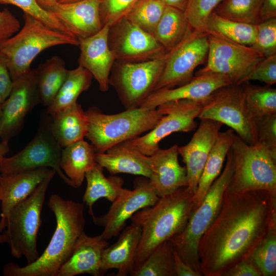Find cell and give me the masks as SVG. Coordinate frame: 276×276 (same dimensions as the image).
Instances as JSON below:
<instances>
[{"mask_svg": "<svg viewBox=\"0 0 276 276\" xmlns=\"http://www.w3.org/2000/svg\"><path fill=\"white\" fill-rule=\"evenodd\" d=\"M257 29L256 39L251 47L265 58L276 54V18L260 22Z\"/></svg>", "mask_w": 276, "mask_h": 276, "instance_id": "b9f144b4", "label": "cell"}, {"mask_svg": "<svg viewBox=\"0 0 276 276\" xmlns=\"http://www.w3.org/2000/svg\"><path fill=\"white\" fill-rule=\"evenodd\" d=\"M85 113L86 137L97 153H103L120 143L129 141L152 129L164 116L157 108L138 107L114 114H105L93 106Z\"/></svg>", "mask_w": 276, "mask_h": 276, "instance_id": "277c9868", "label": "cell"}, {"mask_svg": "<svg viewBox=\"0 0 276 276\" xmlns=\"http://www.w3.org/2000/svg\"><path fill=\"white\" fill-rule=\"evenodd\" d=\"M103 169L97 163L85 174L87 186L83 202L88 207V213L91 217L94 216L93 207L96 201L104 198L112 202L125 189L122 177L116 175L106 177L103 174Z\"/></svg>", "mask_w": 276, "mask_h": 276, "instance_id": "f546056e", "label": "cell"}, {"mask_svg": "<svg viewBox=\"0 0 276 276\" xmlns=\"http://www.w3.org/2000/svg\"><path fill=\"white\" fill-rule=\"evenodd\" d=\"M231 84L233 83L228 78L219 74L195 76L183 85L155 90L143 102L140 107L155 109L160 105L172 101L205 99L218 89Z\"/></svg>", "mask_w": 276, "mask_h": 276, "instance_id": "44dd1931", "label": "cell"}, {"mask_svg": "<svg viewBox=\"0 0 276 276\" xmlns=\"http://www.w3.org/2000/svg\"><path fill=\"white\" fill-rule=\"evenodd\" d=\"M197 118L219 122L231 128L247 144L257 143V122L246 105L242 84H231L214 91Z\"/></svg>", "mask_w": 276, "mask_h": 276, "instance_id": "30bf717a", "label": "cell"}, {"mask_svg": "<svg viewBox=\"0 0 276 276\" xmlns=\"http://www.w3.org/2000/svg\"><path fill=\"white\" fill-rule=\"evenodd\" d=\"M50 115L47 112L41 118L34 138L20 151L2 159L1 175H7L21 171L47 167L54 170L67 185L73 187L71 180L60 167L62 147L53 136L50 127Z\"/></svg>", "mask_w": 276, "mask_h": 276, "instance_id": "8fae6325", "label": "cell"}, {"mask_svg": "<svg viewBox=\"0 0 276 276\" xmlns=\"http://www.w3.org/2000/svg\"><path fill=\"white\" fill-rule=\"evenodd\" d=\"M80 0H57V2L59 3H72L75 2L77 1H79Z\"/></svg>", "mask_w": 276, "mask_h": 276, "instance_id": "9f6ffc18", "label": "cell"}, {"mask_svg": "<svg viewBox=\"0 0 276 276\" xmlns=\"http://www.w3.org/2000/svg\"><path fill=\"white\" fill-rule=\"evenodd\" d=\"M109 28L108 25H104L96 34L79 40V65L91 73L103 92L109 89L110 74L116 61L109 46Z\"/></svg>", "mask_w": 276, "mask_h": 276, "instance_id": "d6986e66", "label": "cell"}, {"mask_svg": "<svg viewBox=\"0 0 276 276\" xmlns=\"http://www.w3.org/2000/svg\"><path fill=\"white\" fill-rule=\"evenodd\" d=\"M18 20L7 8L0 11V46L20 29Z\"/></svg>", "mask_w": 276, "mask_h": 276, "instance_id": "bcb514c9", "label": "cell"}, {"mask_svg": "<svg viewBox=\"0 0 276 276\" xmlns=\"http://www.w3.org/2000/svg\"><path fill=\"white\" fill-rule=\"evenodd\" d=\"M251 80L258 81L270 86L276 83V54L260 61L242 83Z\"/></svg>", "mask_w": 276, "mask_h": 276, "instance_id": "f6af8a7d", "label": "cell"}, {"mask_svg": "<svg viewBox=\"0 0 276 276\" xmlns=\"http://www.w3.org/2000/svg\"><path fill=\"white\" fill-rule=\"evenodd\" d=\"M236 135L232 129L219 132L206 161L197 189L194 194V210L200 205L212 183L220 174L227 154Z\"/></svg>", "mask_w": 276, "mask_h": 276, "instance_id": "83f0119b", "label": "cell"}, {"mask_svg": "<svg viewBox=\"0 0 276 276\" xmlns=\"http://www.w3.org/2000/svg\"><path fill=\"white\" fill-rule=\"evenodd\" d=\"M108 240L100 235L90 237L85 232L78 239L68 260L62 265L56 276H75L89 274L103 275L102 257Z\"/></svg>", "mask_w": 276, "mask_h": 276, "instance_id": "cb8c5ba5", "label": "cell"}, {"mask_svg": "<svg viewBox=\"0 0 276 276\" xmlns=\"http://www.w3.org/2000/svg\"><path fill=\"white\" fill-rule=\"evenodd\" d=\"M242 84L246 105L257 122L263 117L276 113L275 88L267 85H254L249 82Z\"/></svg>", "mask_w": 276, "mask_h": 276, "instance_id": "d590c367", "label": "cell"}, {"mask_svg": "<svg viewBox=\"0 0 276 276\" xmlns=\"http://www.w3.org/2000/svg\"><path fill=\"white\" fill-rule=\"evenodd\" d=\"M93 77L85 68L79 65L68 70L66 77L47 112L52 116L77 102L80 95L90 86Z\"/></svg>", "mask_w": 276, "mask_h": 276, "instance_id": "d6a6232c", "label": "cell"}, {"mask_svg": "<svg viewBox=\"0 0 276 276\" xmlns=\"http://www.w3.org/2000/svg\"><path fill=\"white\" fill-rule=\"evenodd\" d=\"M0 202H1V197H0Z\"/></svg>", "mask_w": 276, "mask_h": 276, "instance_id": "680465c9", "label": "cell"}, {"mask_svg": "<svg viewBox=\"0 0 276 276\" xmlns=\"http://www.w3.org/2000/svg\"><path fill=\"white\" fill-rule=\"evenodd\" d=\"M208 61L196 76L219 74L233 84H240L265 57L250 46L231 41L213 32H207Z\"/></svg>", "mask_w": 276, "mask_h": 276, "instance_id": "7c38bea8", "label": "cell"}, {"mask_svg": "<svg viewBox=\"0 0 276 276\" xmlns=\"http://www.w3.org/2000/svg\"><path fill=\"white\" fill-rule=\"evenodd\" d=\"M38 4L44 10L57 2V0H36Z\"/></svg>", "mask_w": 276, "mask_h": 276, "instance_id": "db71d44e", "label": "cell"}, {"mask_svg": "<svg viewBox=\"0 0 276 276\" xmlns=\"http://www.w3.org/2000/svg\"><path fill=\"white\" fill-rule=\"evenodd\" d=\"M200 120L189 142L178 148V153L186 165L187 187L194 194L206 161L223 125L214 120Z\"/></svg>", "mask_w": 276, "mask_h": 276, "instance_id": "ac0fdd59", "label": "cell"}, {"mask_svg": "<svg viewBox=\"0 0 276 276\" xmlns=\"http://www.w3.org/2000/svg\"><path fill=\"white\" fill-rule=\"evenodd\" d=\"M251 258L262 276L276 275V225L270 227L256 248Z\"/></svg>", "mask_w": 276, "mask_h": 276, "instance_id": "f35d334b", "label": "cell"}, {"mask_svg": "<svg viewBox=\"0 0 276 276\" xmlns=\"http://www.w3.org/2000/svg\"><path fill=\"white\" fill-rule=\"evenodd\" d=\"M167 6L176 8L180 10L184 11L187 0H160Z\"/></svg>", "mask_w": 276, "mask_h": 276, "instance_id": "816d5d0a", "label": "cell"}, {"mask_svg": "<svg viewBox=\"0 0 276 276\" xmlns=\"http://www.w3.org/2000/svg\"><path fill=\"white\" fill-rule=\"evenodd\" d=\"M262 0H223L215 9L218 15L231 20L257 25L261 22Z\"/></svg>", "mask_w": 276, "mask_h": 276, "instance_id": "8d00e7d4", "label": "cell"}, {"mask_svg": "<svg viewBox=\"0 0 276 276\" xmlns=\"http://www.w3.org/2000/svg\"><path fill=\"white\" fill-rule=\"evenodd\" d=\"M260 16L261 22L276 18V0H262Z\"/></svg>", "mask_w": 276, "mask_h": 276, "instance_id": "f907efd6", "label": "cell"}, {"mask_svg": "<svg viewBox=\"0 0 276 276\" xmlns=\"http://www.w3.org/2000/svg\"><path fill=\"white\" fill-rule=\"evenodd\" d=\"M40 103L35 69L13 82L8 97L1 103L0 137L8 143L22 128L28 114Z\"/></svg>", "mask_w": 276, "mask_h": 276, "instance_id": "e0dca14e", "label": "cell"}, {"mask_svg": "<svg viewBox=\"0 0 276 276\" xmlns=\"http://www.w3.org/2000/svg\"><path fill=\"white\" fill-rule=\"evenodd\" d=\"M56 174L53 171L26 198L9 212L6 221L7 237L12 256L16 259L24 256L27 264L39 257L37 237L41 224V213L48 186Z\"/></svg>", "mask_w": 276, "mask_h": 276, "instance_id": "52a82bcc", "label": "cell"}, {"mask_svg": "<svg viewBox=\"0 0 276 276\" xmlns=\"http://www.w3.org/2000/svg\"><path fill=\"white\" fill-rule=\"evenodd\" d=\"M226 159L223 171L200 205L193 210L184 229L170 239L181 258L200 276L202 275L200 269L199 243L219 214L224 194L233 174L234 161L231 148Z\"/></svg>", "mask_w": 276, "mask_h": 276, "instance_id": "8992f818", "label": "cell"}, {"mask_svg": "<svg viewBox=\"0 0 276 276\" xmlns=\"http://www.w3.org/2000/svg\"><path fill=\"white\" fill-rule=\"evenodd\" d=\"M9 148L7 142L2 141L0 142V165L2 159L9 152Z\"/></svg>", "mask_w": 276, "mask_h": 276, "instance_id": "f5cc1de1", "label": "cell"}, {"mask_svg": "<svg viewBox=\"0 0 276 276\" xmlns=\"http://www.w3.org/2000/svg\"><path fill=\"white\" fill-rule=\"evenodd\" d=\"M174 268L176 276H200L181 258L175 249L174 252Z\"/></svg>", "mask_w": 276, "mask_h": 276, "instance_id": "681fc988", "label": "cell"}, {"mask_svg": "<svg viewBox=\"0 0 276 276\" xmlns=\"http://www.w3.org/2000/svg\"><path fill=\"white\" fill-rule=\"evenodd\" d=\"M1 103H0V128H1Z\"/></svg>", "mask_w": 276, "mask_h": 276, "instance_id": "6f0895ef", "label": "cell"}, {"mask_svg": "<svg viewBox=\"0 0 276 276\" xmlns=\"http://www.w3.org/2000/svg\"><path fill=\"white\" fill-rule=\"evenodd\" d=\"M140 0H100V12L103 26L111 27L132 10Z\"/></svg>", "mask_w": 276, "mask_h": 276, "instance_id": "7bdbcfd3", "label": "cell"}, {"mask_svg": "<svg viewBox=\"0 0 276 276\" xmlns=\"http://www.w3.org/2000/svg\"><path fill=\"white\" fill-rule=\"evenodd\" d=\"M49 206L55 215L56 227L42 254L32 263L21 267L14 262L3 267L5 276H56L71 256L74 247L84 232V204L52 195Z\"/></svg>", "mask_w": 276, "mask_h": 276, "instance_id": "7a4b0ae2", "label": "cell"}, {"mask_svg": "<svg viewBox=\"0 0 276 276\" xmlns=\"http://www.w3.org/2000/svg\"><path fill=\"white\" fill-rule=\"evenodd\" d=\"M96 154L93 146L84 140L62 148L60 167L74 188L82 186L86 173L97 164Z\"/></svg>", "mask_w": 276, "mask_h": 276, "instance_id": "f1b7e54d", "label": "cell"}, {"mask_svg": "<svg viewBox=\"0 0 276 276\" xmlns=\"http://www.w3.org/2000/svg\"><path fill=\"white\" fill-rule=\"evenodd\" d=\"M273 225H276V195L264 190H226L218 216L199 243L201 274L223 276L250 257Z\"/></svg>", "mask_w": 276, "mask_h": 276, "instance_id": "6da1fadb", "label": "cell"}, {"mask_svg": "<svg viewBox=\"0 0 276 276\" xmlns=\"http://www.w3.org/2000/svg\"><path fill=\"white\" fill-rule=\"evenodd\" d=\"M141 235L140 226L131 222L123 231L116 242L104 249L101 265L103 274L108 270L116 269L118 276L130 275L135 268Z\"/></svg>", "mask_w": 276, "mask_h": 276, "instance_id": "484cf974", "label": "cell"}, {"mask_svg": "<svg viewBox=\"0 0 276 276\" xmlns=\"http://www.w3.org/2000/svg\"><path fill=\"white\" fill-rule=\"evenodd\" d=\"M0 4L15 6L50 28L75 36L56 17L40 7L36 0H0Z\"/></svg>", "mask_w": 276, "mask_h": 276, "instance_id": "60d3db41", "label": "cell"}, {"mask_svg": "<svg viewBox=\"0 0 276 276\" xmlns=\"http://www.w3.org/2000/svg\"><path fill=\"white\" fill-rule=\"evenodd\" d=\"M13 86L6 61L0 53V103H2L9 96Z\"/></svg>", "mask_w": 276, "mask_h": 276, "instance_id": "c3c4849f", "label": "cell"}, {"mask_svg": "<svg viewBox=\"0 0 276 276\" xmlns=\"http://www.w3.org/2000/svg\"><path fill=\"white\" fill-rule=\"evenodd\" d=\"M174 247L170 240L159 244L131 276H176L174 268Z\"/></svg>", "mask_w": 276, "mask_h": 276, "instance_id": "e575fe53", "label": "cell"}, {"mask_svg": "<svg viewBox=\"0 0 276 276\" xmlns=\"http://www.w3.org/2000/svg\"><path fill=\"white\" fill-rule=\"evenodd\" d=\"M209 98L200 100L172 101L160 105L157 108L164 115L156 126L146 134L129 142L143 154L151 155L159 148L160 142L167 136L174 132L195 130L197 126L195 119Z\"/></svg>", "mask_w": 276, "mask_h": 276, "instance_id": "4fadbf2b", "label": "cell"}, {"mask_svg": "<svg viewBox=\"0 0 276 276\" xmlns=\"http://www.w3.org/2000/svg\"><path fill=\"white\" fill-rule=\"evenodd\" d=\"M35 70L40 103L48 107L63 83L68 70L64 60L57 55L48 59Z\"/></svg>", "mask_w": 276, "mask_h": 276, "instance_id": "1f68e13d", "label": "cell"}, {"mask_svg": "<svg viewBox=\"0 0 276 276\" xmlns=\"http://www.w3.org/2000/svg\"><path fill=\"white\" fill-rule=\"evenodd\" d=\"M192 29L183 11L166 6L153 35L168 52L181 42Z\"/></svg>", "mask_w": 276, "mask_h": 276, "instance_id": "4dcf8cb0", "label": "cell"}, {"mask_svg": "<svg viewBox=\"0 0 276 276\" xmlns=\"http://www.w3.org/2000/svg\"><path fill=\"white\" fill-rule=\"evenodd\" d=\"M7 240L4 232H0V244L7 243Z\"/></svg>", "mask_w": 276, "mask_h": 276, "instance_id": "11a10c76", "label": "cell"}, {"mask_svg": "<svg viewBox=\"0 0 276 276\" xmlns=\"http://www.w3.org/2000/svg\"><path fill=\"white\" fill-rule=\"evenodd\" d=\"M234 171L226 190H264L276 195V156L262 145H250L237 134L231 146Z\"/></svg>", "mask_w": 276, "mask_h": 276, "instance_id": "ba28073f", "label": "cell"}, {"mask_svg": "<svg viewBox=\"0 0 276 276\" xmlns=\"http://www.w3.org/2000/svg\"><path fill=\"white\" fill-rule=\"evenodd\" d=\"M257 143L276 156V113L265 116L256 124Z\"/></svg>", "mask_w": 276, "mask_h": 276, "instance_id": "ee69618b", "label": "cell"}, {"mask_svg": "<svg viewBox=\"0 0 276 276\" xmlns=\"http://www.w3.org/2000/svg\"><path fill=\"white\" fill-rule=\"evenodd\" d=\"M159 198L149 179L142 176L135 180L133 190L125 188L105 214L94 215L92 218L95 224L104 227L101 235L108 240L123 230L127 220L134 214L153 205Z\"/></svg>", "mask_w": 276, "mask_h": 276, "instance_id": "9a60e30c", "label": "cell"}, {"mask_svg": "<svg viewBox=\"0 0 276 276\" xmlns=\"http://www.w3.org/2000/svg\"><path fill=\"white\" fill-rule=\"evenodd\" d=\"M206 29L207 32H213L233 42L250 47L256 40L257 32V25L227 19L214 12L209 17Z\"/></svg>", "mask_w": 276, "mask_h": 276, "instance_id": "836d02e7", "label": "cell"}, {"mask_svg": "<svg viewBox=\"0 0 276 276\" xmlns=\"http://www.w3.org/2000/svg\"><path fill=\"white\" fill-rule=\"evenodd\" d=\"M100 0L55 3L45 10L53 14L78 39L90 37L103 27L100 17Z\"/></svg>", "mask_w": 276, "mask_h": 276, "instance_id": "ffe728a7", "label": "cell"}, {"mask_svg": "<svg viewBox=\"0 0 276 276\" xmlns=\"http://www.w3.org/2000/svg\"><path fill=\"white\" fill-rule=\"evenodd\" d=\"M24 25L16 34L0 46L13 81L27 73L34 59L42 51L54 46L79 45L78 39L47 26L24 12Z\"/></svg>", "mask_w": 276, "mask_h": 276, "instance_id": "5b68a950", "label": "cell"}, {"mask_svg": "<svg viewBox=\"0 0 276 276\" xmlns=\"http://www.w3.org/2000/svg\"><path fill=\"white\" fill-rule=\"evenodd\" d=\"M208 51L207 33L192 29L181 42L167 52L163 73L155 90L174 88L190 81L194 77L195 69L204 61Z\"/></svg>", "mask_w": 276, "mask_h": 276, "instance_id": "5bb4252c", "label": "cell"}, {"mask_svg": "<svg viewBox=\"0 0 276 276\" xmlns=\"http://www.w3.org/2000/svg\"><path fill=\"white\" fill-rule=\"evenodd\" d=\"M223 276H262V274L250 257L236 264L227 270Z\"/></svg>", "mask_w": 276, "mask_h": 276, "instance_id": "7dc6e473", "label": "cell"}, {"mask_svg": "<svg viewBox=\"0 0 276 276\" xmlns=\"http://www.w3.org/2000/svg\"><path fill=\"white\" fill-rule=\"evenodd\" d=\"M108 43L119 62H142L162 57L167 53L153 35L126 17L110 27Z\"/></svg>", "mask_w": 276, "mask_h": 276, "instance_id": "2e32d148", "label": "cell"}, {"mask_svg": "<svg viewBox=\"0 0 276 276\" xmlns=\"http://www.w3.org/2000/svg\"><path fill=\"white\" fill-rule=\"evenodd\" d=\"M54 170L47 167L0 175V232L6 228L7 216L18 203L28 197Z\"/></svg>", "mask_w": 276, "mask_h": 276, "instance_id": "603a6c76", "label": "cell"}, {"mask_svg": "<svg viewBox=\"0 0 276 276\" xmlns=\"http://www.w3.org/2000/svg\"><path fill=\"white\" fill-rule=\"evenodd\" d=\"M50 127L55 139L64 148L86 137L87 117L81 105L76 102L50 115Z\"/></svg>", "mask_w": 276, "mask_h": 276, "instance_id": "4316f807", "label": "cell"}, {"mask_svg": "<svg viewBox=\"0 0 276 276\" xmlns=\"http://www.w3.org/2000/svg\"><path fill=\"white\" fill-rule=\"evenodd\" d=\"M166 6L160 0H140L125 17L153 35Z\"/></svg>", "mask_w": 276, "mask_h": 276, "instance_id": "74e56055", "label": "cell"}, {"mask_svg": "<svg viewBox=\"0 0 276 276\" xmlns=\"http://www.w3.org/2000/svg\"><path fill=\"white\" fill-rule=\"evenodd\" d=\"M97 163L111 175L127 173L148 178L151 171L148 156L129 141L117 144L103 153H97Z\"/></svg>", "mask_w": 276, "mask_h": 276, "instance_id": "d4e9b609", "label": "cell"}, {"mask_svg": "<svg viewBox=\"0 0 276 276\" xmlns=\"http://www.w3.org/2000/svg\"><path fill=\"white\" fill-rule=\"evenodd\" d=\"M167 53L142 62L115 61L109 76V85L114 88L125 109L140 107L155 90L163 73Z\"/></svg>", "mask_w": 276, "mask_h": 276, "instance_id": "9c48e42d", "label": "cell"}, {"mask_svg": "<svg viewBox=\"0 0 276 276\" xmlns=\"http://www.w3.org/2000/svg\"><path fill=\"white\" fill-rule=\"evenodd\" d=\"M223 0H187L183 11L191 28L197 31L207 32L209 16Z\"/></svg>", "mask_w": 276, "mask_h": 276, "instance_id": "ab89813d", "label": "cell"}, {"mask_svg": "<svg viewBox=\"0 0 276 276\" xmlns=\"http://www.w3.org/2000/svg\"><path fill=\"white\" fill-rule=\"evenodd\" d=\"M178 148L176 144L168 149L159 148L148 156L149 179L159 197L188 186L187 170L179 163Z\"/></svg>", "mask_w": 276, "mask_h": 276, "instance_id": "7402d4cb", "label": "cell"}, {"mask_svg": "<svg viewBox=\"0 0 276 276\" xmlns=\"http://www.w3.org/2000/svg\"><path fill=\"white\" fill-rule=\"evenodd\" d=\"M193 196L194 193L187 187L180 188L131 217V222L141 228L134 269L159 244L184 229L194 210Z\"/></svg>", "mask_w": 276, "mask_h": 276, "instance_id": "3957f363", "label": "cell"}]
</instances>
